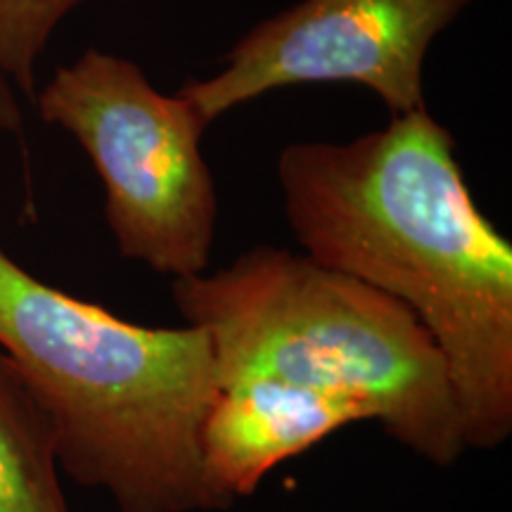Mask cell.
Instances as JSON below:
<instances>
[{"label": "cell", "instance_id": "obj_1", "mask_svg": "<svg viewBox=\"0 0 512 512\" xmlns=\"http://www.w3.org/2000/svg\"><path fill=\"white\" fill-rule=\"evenodd\" d=\"M171 294L214 351L204 451L235 501L351 422H377L439 467L467 451L444 354L387 294L273 245L176 278Z\"/></svg>", "mask_w": 512, "mask_h": 512}, {"label": "cell", "instance_id": "obj_2", "mask_svg": "<svg viewBox=\"0 0 512 512\" xmlns=\"http://www.w3.org/2000/svg\"><path fill=\"white\" fill-rule=\"evenodd\" d=\"M302 254L387 294L451 373L467 448L512 434V245L479 211L430 110L349 143H290L275 164Z\"/></svg>", "mask_w": 512, "mask_h": 512}, {"label": "cell", "instance_id": "obj_3", "mask_svg": "<svg viewBox=\"0 0 512 512\" xmlns=\"http://www.w3.org/2000/svg\"><path fill=\"white\" fill-rule=\"evenodd\" d=\"M0 349L46 411L72 482L119 512L233 508L204 451L216 363L202 328L136 325L0 249Z\"/></svg>", "mask_w": 512, "mask_h": 512}, {"label": "cell", "instance_id": "obj_4", "mask_svg": "<svg viewBox=\"0 0 512 512\" xmlns=\"http://www.w3.org/2000/svg\"><path fill=\"white\" fill-rule=\"evenodd\" d=\"M34 100L91 157L119 254L174 280L207 273L219 192L202 152L209 121L185 95L159 91L133 60L88 48Z\"/></svg>", "mask_w": 512, "mask_h": 512}, {"label": "cell", "instance_id": "obj_5", "mask_svg": "<svg viewBox=\"0 0 512 512\" xmlns=\"http://www.w3.org/2000/svg\"><path fill=\"white\" fill-rule=\"evenodd\" d=\"M475 0H302L254 24L209 79L181 93L204 119L304 83H358L389 112L425 110V60L434 38Z\"/></svg>", "mask_w": 512, "mask_h": 512}, {"label": "cell", "instance_id": "obj_6", "mask_svg": "<svg viewBox=\"0 0 512 512\" xmlns=\"http://www.w3.org/2000/svg\"><path fill=\"white\" fill-rule=\"evenodd\" d=\"M60 472L48 415L0 349V512H72Z\"/></svg>", "mask_w": 512, "mask_h": 512}, {"label": "cell", "instance_id": "obj_7", "mask_svg": "<svg viewBox=\"0 0 512 512\" xmlns=\"http://www.w3.org/2000/svg\"><path fill=\"white\" fill-rule=\"evenodd\" d=\"M86 0H0V76L36 98V62L69 12Z\"/></svg>", "mask_w": 512, "mask_h": 512}, {"label": "cell", "instance_id": "obj_8", "mask_svg": "<svg viewBox=\"0 0 512 512\" xmlns=\"http://www.w3.org/2000/svg\"><path fill=\"white\" fill-rule=\"evenodd\" d=\"M22 126V117H19V107L15 98H12L10 88L0 79V128L3 131H19Z\"/></svg>", "mask_w": 512, "mask_h": 512}]
</instances>
